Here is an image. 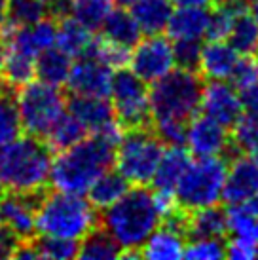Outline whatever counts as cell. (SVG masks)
<instances>
[{
    "label": "cell",
    "mask_w": 258,
    "mask_h": 260,
    "mask_svg": "<svg viewBox=\"0 0 258 260\" xmlns=\"http://www.w3.org/2000/svg\"><path fill=\"white\" fill-rule=\"evenodd\" d=\"M23 131L44 139L51 125L67 112V101L61 87H53L40 80H33L15 93Z\"/></svg>",
    "instance_id": "8"
},
{
    "label": "cell",
    "mask_w": 258,
    "mask_h": 260,
    "mask_svg": "<svg viewBox=\"0 0 258 260\" xmlns=\"http://www.w3.org/2000/svg\"><path fill=\"white\" fill-rule=\"evenodd\" d=\"M0 228H2V220H0Z\"/></svg>",
    "instance_id": "54"
},
{
    "label": "cell",
    "mask_w": 258,
    "mask_h": 260,
    "mask_svg": "<svg viewBox=\"0 0 258 260\" xmlns=\"http://www.w3.org/2000/svg\"><path fill=\"white\" fill-rule=\"evenodd\" d=\"M201 48H203V42H196V40H175L173 42V50H175L177 67L196 71L198 63H200Z\"/></svg>",
    "instance_id": "41"
},
{
    "label": "cell",
    "mask_w": 258,
    "mask_h": 260,
    "mask_svg": "<svg viewBox=\"0 0 258 260\" xmlns=\"http://www.w3.org/2000/svg\"><path fill=\"white\" fill-rule=\"evenodd\" d=\"M87 137V129L82 125L78 118L74 114H71L69 110L64 112L57 122L51 125V129L46 133V143L51 150H64L71 148L76 143H80L82 139Z\"/></svg>",
    "instance_id": "29"
},
{
    "label": "cell",
    "mask_w": 258,
    "mask_h": 260,
    "mask_svg": "<svg viewBox=\"0 0 258 260\" xmlns=\"http://www.w3.org/2000/svg\"><path fill=\"white\" fill-rule=\"evenodd\" d=\"M48 17L44 0H8V23L12 27H25Z\"/></svg>",
    "instance_id": "34"
},
{
    "label": "cell",
    "mask_w": 258,
    "mask_h": 260,
    "mask_svg": "<svg viewBox=\"0 0 258 260\" xmlns=\"http://www.w3.org/2000/svg\"><path fill=\"white\" fill-rule=\"evenodd\" d=\"M154 131L164 141L165 146H184L186 145L188 123L184 122H158L154 123Z\"/></svg>",
    "instance_id": "42"
},
{
    "label": "cell",
    "mask_w": 258,
    "mask_h": 260,
    "mask_svg": "<svg viewBox=\"0 0 258 260\" xmlns=\"http://www.w3.org/2000/svg\"><path fill=\"white\" fill-rule=\"evenodd\" d=\"M251 14H252V17H254V19H256V23H258V0H256V2H252Z\"/></svg>",
    "instance_id": "52"
},
{
    "label": "cell",
    "mask_w": 258,
    "mask_h": 260,
    "mask_svg": "<svg viewBox=\"0 0 258 260\" xmlns=\"http://www.w3.org/2000/svg\"><path fill=\"white\" fill-rule=\"evenodd\" d=\"M228 161L222 156L194 158L175 188L180 211H196L222 202Z\"/></svg>",
    "instance_id": "6"
},
{
    "label": "cell",
    "mask_w": 258,
    "mask_h": 260,
    "mask_svg": "<svg viewBox=\"0 0 258 260\" xmlns=\"http://www.w3.org/2000/svg\"><path fill=\"white\" fill-rule=\"evenodd\" d=\"M33 194L2 192L0 196V220L2 228L25 241L36 234V207L38 200Z\"/></svg>",
    "instance_id": "15"
},
{
    "label": "cell",
    "mask_w": 258,
    "mask_h": 260,
    "mask_svg": "<svg viewBox=\"0 0 258 260\" xmlns=\"http://www.w3.org/2000/svg\"><path fill=\"white\" fill-rule=\"evenodd\" d=\"M175 8L179 6H209V4H213L215 0H171Z\"/></svg>",
    "instance_id": "46"
},
{
    "label": "cell",
    "mask_w": 258,
    "mask_h": 260,
    "mask_svg": "<svg viewBox=\"0 0 258 260\" xmlns=\"http://www.w3.org/2000/svg\"><path fill=\"white\" fill-rule=\"evenodd\" d=\"M40 260H71L78 258L80 241L53 236H40L35 241Z\"/></svg>",
    "instance_id": "36"
},
{
    "label": "cell",
    "mask_w": 258,
    "mask_h": 260,
    "mask_svg": "<svg viewBox=\"0 0 258 260\" xmlns=\"http://www.w3.org/2000/svg\"><path fill=\"white\" fill-rule=\"evenodd\" d=\"M254 194H258V164L251 154L237 156L228 166L222 202L226 205H241Z\"/></svg>",
    "instance_id": "17"
},
{
    "label": "cell",
    "mask_w": 258,
    "mask_h": 260,
    "mask_svg": "<svg viewBox=\"0 0 258 260\" xmlns=\"http://www.w3.org/2000/svg\"><path fill=\"white\" fill-rule=\"evenodd\" d=\"M224 2H228L232 6L236 8H245V6H252V2H256V0H224Z\"/></svg>",
    "instance_id": "49"
},
{
    "label": "cell",
    "mask_w": 258,
    "mask_h": 260,
    "mask_svg": "<svg viewBox=\"0 0 258 260\" xmlns=\"http://www.w3.org/2000/svg\"><path fill=\"white\" fill-rule=\"evenodd\" d=\"M186 251L184 218L179 213L159 224L141 247V256L148 260H179Z\"/></svg>",
    "instance_id": "14"
},
{
    "label": "cell",
    "mask_w": 258,
    "mask_h": 260,
    "mask_svg": "<svg viewBox=\"0 0 258 260\" xmlns=\"http://www.w3.org/2000/svg\"><path fill=\"white\" fill-rule=\"evenodd\" d=\"M230 82L241 91L245 87L252 86L258 82V55L256 53H249V55H241L237 61L236 69L232 73Z\"/></svg>",
    "instance_id": "40"
},
{
    "label": "cell",
    "mask_w": 258,
    "mask_h": 260,
    "mask_svg": "<svg viewBox=\"0 0 258 260\" xmlns=\"http://www.w3.org/2000/svg\"><path fill=\"white\" fill-rule=\"evenodd\" d=\"M97 37L93 30L72 17H64L57 23V48L69 53L72 59L91 55Z\"/></svg>",
    "instance_id": "24"
},
{
    "label": "cell",
    "mask_w": 258,
    "mask_h": 260,
    "mask_svg": "<svg viewBox=\"0 0 258 260\" xmlns=\"http://www.w3.org/2000/svg\"><path fill=\"white\" fill-rule=\"evenodd\" d=\"M8 23V0H0V30L6 27Z\"/></svg>",
    "instance_id": "47"
},
{
    "label": "cell",
    "mask_w": 258,
    "mask_h": 260,
    "mask_svg": "<svg viewBox=\"0 0 258 260\" xmlns=\"http://www.w3.org/2000/svg\"><path fill=\"white\" fill-rule=\"evenodd\" d=\"M129 10L143 35H165L175 4L171 0H137Z\"/></svg>",
    "instance_id": "25"
},
{
    "label": "cell",
    "mask_w": 258,
    "mask_h": 260,
    "mask_svg": "<svg viewBox=\"0 0 258 260\" xmlns=\"http://www.w3.org/2000/svg\"><path fill=\"white\" fill-rule=\"evenodd\" d=\"M51 148L44 139L21 135L0 148V194L21 192L38 196L50 184Z\"/></svg>",
    "instance_id": "3"
},
{
    "label": "cell",
    "mask_w": 258,
    "mask_h": 260,
    "mask_svg": "<svg viewBox=\"0 0 258 260\" xmlns=\"http://www.w3.org/2000/svg\"><path fill=\"white\" fill-rule=\"evenodd\" d=\"M232 145L243 154H251L254 148H258V116L245 112L234 123Z\"/></svg>",
    "instance_id": "37"
},
{
    "label": "cell",
    "mask_w": 258,
    "mask_h": 260,
    "mask_svg": "<svg viewBox=\"0 0 258 260\" xmlns=\"http://www.w3.org/2000/svg\"><path fill=\"white\" fill-rule=\"evenodd\" d=\"M243 205H247V207H249V209H251L252 213H254V215L258 217V194L252 196L251 200H249L247 203H243Z\"/></svg>",
    "instance_id": "50"
},
{
    "label": "cell",
    "mask_w": 258,
    "mask_h": 260,
    "mask_svg": "<svg viewBox=\"0 0 258 260\" xmlns=\"http://www.w3.org/2000/svg\"><path fill=\"white\" fill-rule=\"evenodd\" d=\"M230 127L222 125L213 118L205 114H196L188 122L186 131V148L194 158H211V156H222L232 146Z\"/></svg>",
    "instance_id": "12"
},
{
    "label": "cell",
    "mask_w": 258,
    "mask_h": 260,
    "mask_svg": "<svg viewBox=\"0 0 258 260\" xmlns=\"http://www.w3.org/2000/svg\"><path fill=\"white\" fill-rule=\"evenodd\" d=\"M116 69L107 65L95 55H84L74 59L71 69V76L67 86L72 95H97L108 97Z\"/></svg>",
    "instance_id": "13"
},
{
    "label": "cell",
    "mask_w": 258,
    "mask_h": 260,
    "mask_svg": "<svg viewBox=\"0 0 258 260\" xmlns=\"http://www.w3.org/2000/svg\"><path fill=\"white\" fill-rule=\"evenodd\" d=\"M112 2H114V6H118V8H131L137 0H112Z\"/></svg>",
    "instance_id": "51"
},
{
    "label": "cell",
    "mask_w": 258,
    "mask_h": 260,
    "mask_svg": "<svg viewBox=\"0 0 258 260\" xmlns=\"http://www.w3.org/2000/svg\"><path fill=\"white\" fill-rule=\"evenodd\" d=\"M2 30H4L2 37L6 40L8 48L21 50L35 57H38L42 51L57 46V19H53L50 15L25 27L6 25Z\"/></svg>",
    "instance_id": "16"
},
{
    "label": "cell",
    "mask_w": 258,
    "mask_h": 260,
    "mask_svg": "<svg viewBox=\"0 0 258 260\" xmlns=\"http://www.w3.org/2000/svg\"><path fill=\"white\" fill-rule=\"evenodd\" d=\"M44 2H48V0H44Z\"/></svg>",
    "instance_id": "55"
},
{
    "label": "cell",
    "mask_w": 258,
    "mask_h": 260,
    "mask_svg": "<svg viewBox=\"0 0 258 260\" xmlns=\"http://www.w3.org/2000/svg\"><path fill=\"white\" fill-rule=\"evenodd\" d=\"M251 156H252V159H254V161L258 164V148H254V150L251 152Z\"/></svg>",
    "instance_id": "53"
},
{
    "label": "cell",
    "mask_w": 258,
    "mask_h": 260,
    "mask_svg": "<svg viewBox=\"0 0 258 260\" xmlns=\"http://www.w3.org/2000/svg\"><path fill=\"white\" fill-rule=\"evenodd\" d=\"M36 78V57L30 53H25L15 48H8L4 69L0 80L6 84L10 89H19V87L30 84Z\"/></svg>",
    "instance_id": "28"
},
{
    "label": "cell",
    "mask_w": 258,
    "mask_h": 260,
    "mask_svg": "<svg viewBox=\"0 0 258 260\" xmlns=\"http://www.w3.org/2000/svg\"><path fill=\"white\" fill-rule=\"evenodd\" d=\"M241 101H243V110L247 114L258 116V82L241 89Z\"/></svg>",
    "instance_id": "45"
},
{
    "label": "cell",
    "mask_w": 258,
    "mask_h": 260,
    "mask_svg": "<svg viewBox=\"0 0 258 260\" xmlns=\"http://www.w3.org/2000/svg\"><path fill=\"white\" fill-rule=\"evenodd\" d=\"M97 207L89 198L55 190L38 200L36 234L82 241L101 222Z\"/></svg>",
    "instance_id": "4"
},
{
    "label": "cell",
    "mask_w": 258,
    "mask_h": 260,
    "mask_svg": "<svg viewBox=\"0 0 258 260\" xmlns=\"http://www.w3.org/2000/svg\"><path fill=\"white\" fill-rule=\"evenodd\" d=\"M164 217L159 213L154 192L146 186H131L120 202L110 205L101 215V228L107 230L122 247V256H141V247Z\"/></svg>",
    "instance_id": "1"
},
{
    "label": "cell",
    "mask_w": 258,
    "mask_h": 260,
    "mask_svg": "<svg viewBox=\"0 0 258 260\" xmlns=\"http://www.w3.org/2000/svg\"><path fill=\"white\" fill-rule=\"evenodd\" d=\"M241 53L228 40H207L201 48L198 71L207 80H230Z\"/></svg>",
    "instance_id": "18"
},
{
    "label": "cell",
    "mask_w": 258,
    "mask_h": 260,
    "mask_svg": "<svg viewBox=\"0 0 258 260\" xmlns=\"http://www.w3.org/2000/svg\"><path fill=\"white\" fill-rule=\"evenodd\" d=\"M164 150V141L156 131L146 129V125L131 127L116 146L114 169L131 182V186H148L154 181Z\"/></svg>",
    "instance_id": "7"
},
{
    "label": "cell",
    "mask_w": 258,
    "mask_h": 260,
    "mask_svg": "<svg viewBox=\"0 0 258 260\" xmlns=\"http://www.w3.org/2000/svg\"><path fill=\"white\" fill-rule=\"evenodd\" d=\"M209 6H179L173 10L169 27L165 35L175 40H196L203 42L209 30Z\"/></svg>",
    "instance_id": "19"
},
{
    "label": "cell",
    "mask_w": 258,
    "mask_h": 260,
    "mask_svg": "<svg viewBox=\"0 0 258 260\" xmlns=\"http://www.w3.org/2000/svg\"><path fill=\"white\" fill-rule=\"evenodd\" d=\"M129 69L148 86L177 69L173 40L167 35H144L129 51Z\"/></svg>",
    "instance_id": "10"
},
{
    "label": "cell",
    "mask_w": 258,
    "mask_h": 260,
    "mask_svg": "<svg viewBox=\"0 0 258 260\" xmlns=\"http://www.w3.org/2000/svg\"><path fill=\"white\" fill-rule=\"evenodd\" d=\"M21 133L23 123L15 97L8 91H0V148L14 143Z\"/></svg>",
    "instance_id": "33"
},
{
    "label": "cell",
    "mask_w": 258,
    "mask_h": 260,
    "mask_svg": "<svg viewBox=\"0 0 258 260\" xmlns=\"http://www.w3.org/2000/svg\"><path fill=\"white\" fill-rule=\"evenodd\" d=\"M122 256V247L103 228H95L80 241L78 258L82 260H112Z\"/></svg>",
    "instance_id": "30"
},
{
    "label": "cell",
    "mask_w": 258,
    "mask_h": 260,
    "mask_svg": "<svg viewBox=\"0 0 258 260\" xmlns=\"http://www.w3.org/2000/svg\"><path fill=\"white\" fill-rule=\"evenodd\" d=\"M241 8H236L224 2L220 6L211 10L209 15V30H207V40H228L230 30L234 27L236 15Z\"/></svg>",
    "instance_id": "38"
},
{
    "label": "cell",
    "mask_w": 258,
    "mask_h": 260,
    "mask_svg": "<svg viewBox=\"0 0 258 260\" xmlns=\"http://www.w3.org/2000/svg\"><path fill=\"white\" fill-rule=\"evenodd\" d=\"M101 37L108 40V42L116 44L120 48L125 50H133L141 38L144 37L139 23L135 21V17L131 14L129 8H112V12L108 14L105 23L101 25Z\"/></svg>",
    "instance_id": "21"
},
{
    "label": "cell",
    "mask_w": 258,
    "mask_h": 260,
    "mask_svg": "<svg viewBox=\"0 0 258 260\" xmlns=\"http://www.w3.org/2000/svg\"><path fill=\"white\" fill-rule=\"evenodd\" d=\"M67 110L78 118L89 135L116 120L114 109H112V103L108 97L74 95L71 101L67 103Z\"/></svg>",
    "instance_id": "20"
},
{
    "label": "cell",
    "mask_w": 258,
    "mask_h": 260,
    "mask_svg": "<svg viewBox=\"0 0 258 260\" xmlns=\"http://www.w3.org/2000/svg\"><path fill=\"white\" fill-rule=\"evenodd\" d=\"M226 215L230 238H249L258 241V217L247 205H228Z\"/></svg>",
    "instance_id": "35"
},
{
    "label": "cell",
    "mask_w": 258,
    "mask_h": 260,
    "mask_svg": "<svg viewBox=\"0 0 258 260\" xmlns=\"http://www.w3.org/2000/svg\"><path fill=\"white\" fill-rule=\"evenodd\" d=\"M108 99L112 103L116 120L123 127H143L152 122L150 87L131 69L116 71Z\"/></svg>",
    "instance_id": "9"
},
{
    "label": "cell",
    "mask_w": 258,
    "mask_h": 260,
    "mask_svg": "<svg viewBox=\"0 0 258 260\" xmlns=\"http://www.w3.org/2000/svg\"><path fill=\"white\" fill-rule=\"evenodd\" d=\"M226 256L232 260H251L258 256V241L249 238H230L226 241Z\"/></svg>",
    "instance_id": "43"
},
{
    "label": "cell",
    "mask_w": 258,
    "mask_h": 260,
    "mask_svg": "<svg viewBox=\"0 0 258 260\" xmlns=\"http://www.w3.org/2000/svg\"><path fill=\"white\" fill-rule=\"evenodd\" d=\"M226 256V243L220 238H190L186 241L184 258L188 260H220Z\"/></svg>",
    "instance_id": "39"
},
{
    "label": "cell",
    "mask_w": 258,
    "mask_h": 260,
    "mask_svg": "<svg viewBox=\"0 0 258 260\" xmlns=\"http://www.w3.org/2000/svg\"><path fill=\"white\" fill-rule=\"evenodd\" d=\"M129 188H131V182L118 169L110 167L108 171H105L91 184L89 192H87V198L97 209L105 211L110 205H114L116 202H120L123 196L129 192Z\"/></svg>",
    "instance_id": "27"
},
{
    "label": "cell",
    "mask_w": 258,
    "mask_h": 260,
    "mask_svg": "<svg viewBox=\"0 0 258 260\" xmlns=\"http://www.w3.org/2000/svg\"><path fill=\"white\" fill-rule=\"evenodd\" d=\"M228 42L241 55L258 53V23L252 17V14H247L243 10L237 12L234 27L230 30Z\"/></svg>",
    "instance_id": "31"
},
{
    "label": "cell",
    "mask_w": 258,
    "mask_h": 260,
    "mask_svg": "<svg viewBox=\"0 0 258 260\" xmlns=\"http://www.w3.org/2000/svg\"><path fill=\"white\" fill-rule=\"evenodd\" d=\"M200 110L201 114L226 127H234V123L245 114L241 91L230 80H209L207 84H203Z\"/></svg>",
    "instance_id": "11"
},
{
    "label": "cell",
    "mask_w": 258,
    "mask_h": 260,
    "mask_svg": "<svg viewBox=\"0 0 258 260\" xmlns=\"http://www.w3.org/2000/svg\"><path fill=\"white\" fill-rule=\"evenodd\" d=\"M190 150L184 146H165L162 159L158 164L156 175L152 186L156 190H167V192H175V188L179 184V181L182 179L184 171L190 166Z\"/></svg>",
    "instance_id": "23"
},
{
    "label": "cell",
    "mask_w": 258,
    "mask_h": 260,
    "mask_svg": "<svg viewBox=\"0 0 258 260\" xmlns=\"http://www.w3.org/2000/svg\"><path fill=\"white\" fill-rule=\"evenodd\" d=\"M8 53V44L4 40V37H0V76H2V69H4V61H6Z\"/></svg>",
    "instance_id": "48"
},
{
    "label": "cell",
    "mask_w": 258,
    "mask_h": 260,
    "mask_svg": "<svg viewBox=\"0 0 258 260\" xmlns=\"http://www.w3.org/2000/svg\"><path fill=\"white\" fill-rule=\"evenodd\" d=\"M203 82L196 71L177 67L173 73L150 86L152 123H188L200 112Z\"/></svg>",
    "instance_id": "5"
},
{
    "label": "cell",
    "mask_w": 258,
    "mask_h": 260,
    "mask_svg": "<svg viewBox=\"0 0 258 260\" xmlns=\"http://www.w3.org/2000/svg\"><path fill=\"white\" fill-rule=\"evenodd\" d=\"M72 63L74 61L69 53H64L61 48L53 46L36 57V80L53 87L67 86Z\"/></svg>",
    "instance_id": "26"
},
{
    "label": "cell",
    "mask_w": 258,
    "mask_h": 260,
    "mask_svg": "<svg viewBox=\"0 0 258 260\" xmlns=\"http://www.w3.org/2000/svg\"><path fill=\"white\" fill-rule=\"evenodd\" d=\"M116 146L99 135H89L71 148L59 150L51 161L50 184L69 194L87 196L101 175L114 166Z\"/></svg>",
    "instance_id": "2"
},
{
    "label": "cell",
    "mask_w": 258,
    "mask_h": 260,
    "mask_svg": "<svg viewBox=\"0 0 258 260\" xmlns=\"http://www.w3.org/2000/svg\"><path fill=\"white\" fill-rule=\"evenodd\" d=\"M184 230L190 238L224 239L228 236V215L218 205L188 211V217H184Z\"/></svg>",
    "instance_id": "22"
},
{
    "label": "cell",
    "mask_w": 258,
    "mask_h": 260,
    "mask_svg": "<svg viewBox=\"0 0 258 260\" xmlns=\"http://www.w3.org/2000/svg\"><path fill=\"white\" fill-rule=\"evenodd\" d=\"M112 8H114L112 0H71L69 17L80 21L91 30H99L108 14L112 12Z\"/></svg>",
    "instance_id": "32"
},
{
    "label": "cell",
    "mask_w": 258,
    "mask_h": 260,
    "mask_svg": "<svg viewBox=\"0 0 258 260\" xmlns=\"http://www.w3.org/2000/svg\"><path fill=\"white\" fill-rule=\"evenodd\" d=\"M21 243V239L14 236L6 228H0V258H14L17 247Z\"/></svg>",
    "instance_id": "44"
}]
</instances>
